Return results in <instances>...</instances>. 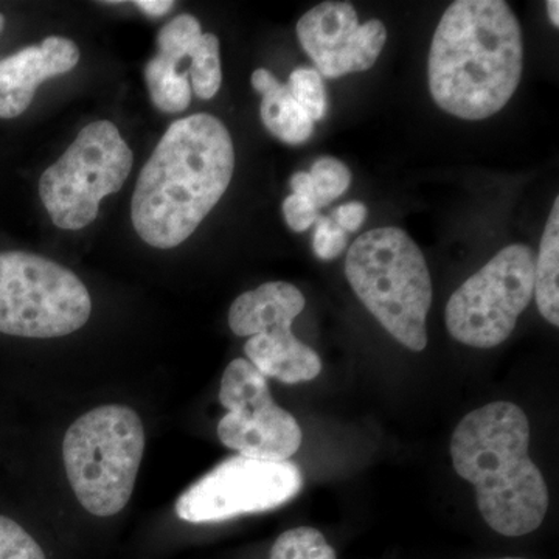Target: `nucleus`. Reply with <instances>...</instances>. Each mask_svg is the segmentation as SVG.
<instances>
[{"label":"nucleus","mask_w":559,"mask_h":559,"mask_svg":"<svg viewBox=\"0 0 559 559\" xmlns=\"http://www.w3.org/2000/svg\"><path fill=\"white\" fill-rule=\"evenodd\" d=\"M235 170L230 132L210 114L176 120L140 171L131 218L157 249L182 245L229 189Z\"/></svg>","instance_id":"obj_1"},{"label":"nucleus","mask_w":559,"mask_h":559,"mask_svg":"<svg viewBox=\"0 0 559 559\" xmlns=\"http://www.w3.org/2000/svg\"><path fill=\"white\" fill-rule=\"evenodd\" d=\"M524 69L520 21L503 0H457L439 22L428 61L430 95L463 120L495 116Z\"/></svg>","instance_id":"obj_2"},{"label":"nucleus","mask_w":559,"mask_h":559,"mask_svg":"<svg viewBox=\"0 0 559 559\" xmlns=\"http://www.w3.org/2000/svg\"><path fill=\"white\" fill-rule=\"evenodd\" d=\"M528 444V417L507 401L471 412L452 433L455 473L476 488L489 527L509 538L535 532L549 510V488Z\"/></svg>","instance_id":"obj_3"},{"label":"nucleus","mask_w":559,"mask_h":559,"mask_svg":"<svg viewBox=\"0 0 559 559\" xmlns=\"http://www.w3.org/2000/svg\"><path fill=\"white\" fill-rule=\"evenodd\" d=\"M345 275L374 319L412 352L428 345L432 282L417 242L399 227L360 235L345 260Z\"/></svg>","instance_id":"obj_4"},{"label":"nucleus","mask_w":559,"mask_h":559,"mask_svg":"<svg viewBox=\"0 0 559 559\" xmlns=\"http://www.w3.org/2000/svg\"><path fill=\"white\" fill-rule=\"evenodd\" d=\"M145 451L138 412L120 404L95 407L72 423L62 443L66 474L81 506L98 518L130 502Z\"/></svg>","instance_id":"obj_5"},{"label":"nucleus","mask_w":559,"mask_h":559,"mask_svg":"<svg viewBox=\"0 0 559 559\" xmlns=\"http://www.w3.org/2000/svg\"><path fill=\"white\" fill-rule=\"evenodd\" d=\"M90 290L72 271L28 252L0 253V333L68 336L91 318Z\"/></svg>","instance_id":"obj_6"},{"label":"nucleus","mask_w":559,"mask_h":559,"mask_svg":"<svg viewBox=\"0 0 559 559\" xmlns=\"http://www.w3.org/2000/svg\"><path fill=\"white\" fill-rule=\"evenodd\" d=\"M134 156L116 124H87L57 164L39 179V197L55 226L80 230L95 221L103 198L117 193Z\"/></svg>","instance_id":"obj_7"},{"label":"nucleus","mask_w":559,"mask_h":559,"mask_svg":"<svg viewBox=\"0 0 559 559\" xmlns=\"http://www.w3.org/2000/svg\"><path fill=\"white\" fill-rule=\"evenodd\" d=\"M536 255L528 246L500 250L466 280L447 305V326L455 341L474 348L509 340L535 294Z\"/></svg>","instance_id":"obj_8"},{"label":"nucleus","mask_w":559,"mask_h":559,"mask_svg":"<svg viewBox=\"0 0 559 559\" xmlns=\"http://www.w3.org/2000/svg\"><path fill=\"white\" fill-rule=\"evenodd\" d=\"M304 488L296 463L266 462L235 455L191 485L176 502L180 520L209 524L264 513L285 506Z\"/></svg>","instance_id":"obj_9"},{"label":"nucleus","mask_w":559,"mask_h":559,"mask_svg":"<svg viewBox=\"0 0 559 559\" xmlns=\"http://www.w3.org/2000/svg\"><path fill=\"white\" fill-rule=\"evenodd\" d=\"M219 403L227 414L218 423V437L229 450L266 462H286L300 450L299 423L275 403L267 378L248 359L238 358L227 366Z\"/></svg>","instance_id":"obj_10"},{"label":"nucleus","mask_w":559,"mask_h":559,"mask_svg":"<svg viewBox=\"0 0 559 559\" xmlns=\"http://www.w3.org/2000/svg\"><path fill=\"white\" fill-rule=\"evenodd\" d=\"M297 36L320 76L341 79L369 70L377 62L388 40V28L378 20L360 25L349 2H323L300 17Z\"/></svg>","instance_id":"obj_11"},{"label":"nucleus","mask_w":559,"mask_h":559,"mask_svg":"<svg viewBox=\"0 0 559 559\" xmlns=\"http://www.w3.org/2000/svg\"><path fill=\"white\" fill-rule=\"evenodd\" d=\"M79 61V47L61 36L0 60V119L20 117L32 105L39 84L70 72Z\"/></svg>","instance_id":"obj_12"},{"label":"nucleus","mask_w":559,"mask_h":559,"mask_svg":"<svg viewBox=\"0 0 559 559\" xmlns=\"http://www.w3.org/2000/svg\"><path fill=\"white\" fill-rule=\"evenodd\" d=\"M290 326L293 322L283 320L250 336L245 345L246 356L266 378L285 384L312 381L322 371V360L314 349L294 336Z\"/></svg>","instance_id":"obj_13"},{"label":"nucleus","mask_w":559,"mask_h":559,"mask_svg":"<svg viewBox=\"0 0 559 559\" xmlns=\"http://www.w3.org/2000/svg\"><path fill=\"white\" fill-rule=\"evenodd\" d=\"M304 294L286 282H270L259 288L241 294L231 304L229 326L237 336L250 337L272 323L289 320L294 322L305 310Z\"/></svg>","instance_id":"obj_14"},{"label":"nucleus","mask_w":559,"mask_h":559,"mask_svg":"<svg viewBox=\"0 0 559 559\" xmlns=\"http://www.w3.org/2000/svg\"><path fill=\"white\" fill-rule=\"evenodd\" d=\"M252 87L263 95L261 120L264 127L282 142L300 145L314 132V121L305 112L288 86L280 83L266 69H257L252 73Z\"/></svg>","instance_id":"obj_15"},{"label":"nucleus","mask_w":559,"mask_h":559,"mask_svg":"<svg viewBox=\"0 0 559 559\" xmlns=\"http://www.w3.org/2000/svg\"><path fill=\"white\" fill-rule=\"evenodd\" d=\"M536 305L543 318L559 325V198L555 200L540 240L535 266Z\"/></svg>","instance_id":"obj_16"},{"label":"nucleus","mask_w":559,"mask_h":559,"mask_svg":"<svg viewBox=\"0 0 559 559\" xmlns=\"http://www.w3.org/2000/svg\"><path fill=\"white\" fill-rule=\"evenodd\" d=\"M189 73H179L178 66L156 55L146 64L145 80L151 102L162 112L178 114L190 106L191 90Z\"/></svg>","instance_id":"obj_17"},{"label":"nucleus","mask_w":559,"mask_h":559,"mask_svg":"<svg viewBox=\"0 0 559 559\" xmlns=\"http://www.w3.org/2000/svg\"><path fill=\"white\" fill-rule=\"evenodd\" d=\"M191 86L202 100H210L218 94L223 83L221 70L219 39L213 33H202L200 43L190 55Z\"/></svg>","instance_id":"obj_18"},{"label":"nucleus","mask_w":559,"mask_h":559,"mask_svg":"<svg viewBox=\"0 0 559 559\" xmlns=\"http://www.w3.org/2000/svg\"><path fill=\"white\" fill-rule=\"evenodd\" d=\"M270 559H337L336 551L319 530L297 527L282 533L272 546Z\"/></svg>","instance_id":"obj_19"},{"label":"nucleus","mask_w":559,"mask_h":559,"mask_svg":"<svg viewBox=\"0 0 559 559\" xmlns=\"http://www.w3.org/2000/svg\"><path fill=\"white\" fill-rule=\"evenodd\" d=\"M202 28L200 21L190 14H180L168 22L157 36L159 53L165 60L179 66L180 61L190 58L197 44L200 43Z\"/></svg>","instance_id":"obj_20"},{"label":"nucleus","mask_w":559,"mask_h":559,"mask_svg":"<svg viewBox=\"0 0 559 559\" xmlns=\"http://www.w3.org/2000/svg\"><path fill=\"white\" fill-rule=\"evenodd\" d=\"M312 189H314L316 207H325L336 201L352 183V173L347 165L334 157H320L310 171Z\"/></svg>","instance_id":"obj_21"},{"label":"nucleus","mask_w":559,"mask_h":559,"mask_svg":"<svg viewBox=\"0 0 559 559\" xmlns=\"http://www.w3.org/2000/svg\"><path fill=\"white\" fill-rule=\"evenodd\" d=\"M286 86L312 121L322 120L326 116L329 100H326L325 84L318 70L308 68L294 70Z\"/></svg>","instance_id":"obj_22"},{"label":"nucleus","mask_w":559,"mask_h":559,"mask_svg":"<svg viewBox=\"0 0 559 559\" xmlns=\"http://www.w3.org/2000/svg\"><path fill=\"white\" fill-rule=\"evenodd\" d=\"M0 559H46V555L27 530L0 516Z\"/></svg>","instance_id":"obj_23"},{"label":"nucleus","mask_w":559,"mask_h":559,"mask_svg":"<svg viewBox=\"0 0 559 559\" xmlns=\"http://www.w3.org/2000/svg\"><path fill=\"white\" fill-rule=\"evenodd\" d=\"M347 231L341 229L336 223L325 216H319L312 237V249L316 257L323 261L337 259L347 248Z\"/></svg>","instance_id":"obj_24"},{"label":"nucleus","mask_w":559,"mask_h":559,"mask_svg":"<svg viewBox=\"0 0 559 559\" xmlns=\"http://www.w3.org/2000/svg\"><path fill=\"white\" fill-rule=\"evenodd\" d=\"M283 215L290 229L299 234L310 229L319 218L314 202L294 193L283 202Z\"/></svg>","instance_id":"obj_25"},{"label":"nucleus","mask_w":559,"mask_h":559,"mask_svg":"<svg viewBox=\"0 0 559 559\" xmlns=\"http://www.w3.org/2000/svg\"><path fill=\"white\" fill-rule=\"evenodd\" d=\"M367 218V207L362 202H347L334 210L333 219L344 231H356Z\"/></svg>","instance_id":"obj_26"},{"label":"nucleus","mask_w":559,"mask_h":559,"mask_svg":"<svg viewBox=\"0 0 559 559\" xmlns=\"http://www.w3.org/2000/svg\"><path fill=\"white\" fill-rule=\"evenodd\" d=\"M290 189H293L294 194H300V197L308 198V200L314 202V189H312L310 173L297 171L296 175H293V178H290Z\"/></svg>","instance_id":"obj_27"},{"label":"nucleus","mask_w":559,"mask_h":559,"mask_svg":"<svg viewBox=\"0 0 559 559\" xmlns=\"http://www.w3.org/2000/svg\"><path fill=\"white\" fill-rule=\"evenodd\" d=\"M135 5L151 17L165 16L175 7L171 0H138Z\"/></svg>","instance_id":"obj_28"},{"label":"nucleus","mask_w":559,"mask_h":559,"mask_svg":"<svg viewBox=\"0 0 559 559\" xmlns=\"http://www.w3.org/2000/svg\"><path fill=\"white\" fill-rule=\"evenodd\" d=\"M547 13H549L550 22L555 27H559V2L558 0H549L547 2Z\"/></svg>","instance_id":"obj_29"},{"label":"nucleus","mask_w":559,"mask_h":559,"mask_svg":"<svg viewBox=\"0 0 559 559\" xmlns=\"http://www.w3.org/2000/svg\"><path fill=\"white\" fill-rule=\"evenodd\" d=\"M3 27H5V17L0 14V33H2Z\"/></svg>","instance_id":"obj_30"},{"label":"nucleus","mask_w":559,"mask_h":559,"mask_svg":"<svg viewBox=\"0 0 559 559\" xmlns=\"http://www.w3.org/2000/svg\"><path fill=\"white\" fill-rule=\"evenodd\" d=\"M489 559H527V558L503 557V558H489Z\"/></svg>","instance_id":"obj_31"}]
</instances>
